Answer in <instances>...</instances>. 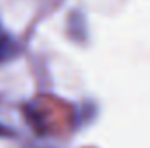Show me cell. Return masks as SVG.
I'll list each match as a JSON object with an SVG mask.
<instances>
[{"label":"cell","mask_w":150,"mask_h":148,"mask_svg":"<svg viewBox=\"0 0 150 148\" xmlns=\"http://www.w3.org/2000/svg\"><path fill=\"white\" fill-rule=\"evenodd\" d=\"M9 134H11V131H9L5 125H2V124H0V136H9Z\"/></svg>","instance_id":"7a4b0ae2"},{"label":"cell","mask_w":150,"mask_h":148,"mask_svg":"<svg viewBox=\"0 0 150 148\" xmlns=\"http://www.w3.org/2000/svg\"><path fill=\"white\" fill-rule=\"evenodd\" d=\"M19 54V44L0 23V63L11 61Z\"/></svg>","instance_id":"6da1fadb"}]
</instances>
